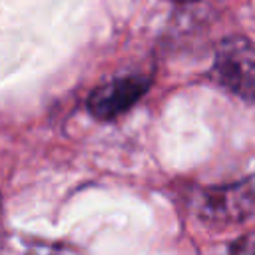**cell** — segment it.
<instances>
[{"mask_svg":"<svg viewBox=\"0 0 255 255\" xmlns=\"http://www.w3.org/2000/svg\"><path fill=\"white\" fill-rule=\"evenodd\" d=\"M209 76L227 92L255 104V46L241 36L225 38L215 50Z\"/></svg>","mask_w":255,"mask_h":255,"instance_id":"1","label":"cell"},{"mask_svg":"<svg viewBox=\"0 0 255 255\" xmlns=\"http://www.w3.org/2000/svg\"><path fill=\"white\" fill-rule=\"evenodd\" d=\"M149 80L143 74H128L98 86L88 98V110L100 120H112L129 110L147 90Z\"/></svg>","mask_w":255,"mask_h":255,"instance_id":"2","label":"cell"},{"mask_svg":"<svg viewBox=\"0 0 255 255\" xmlns=\"http://www.w3.org/2000/svg\"><path fill=\"white\" fill-rule=\"evenodd\" d=\"M253 205V189H249L245 183L241 185H229L219 189H207L201 199L203 213L211 217H241L249 207Z\"/></svg>","mask_w":255,"mask_h":255,"instance_id":"3","label":"cell"},{"mask_svg":"<svg viewBox=\"0 0 255 255\" xmlns=\"http://www.w3.org/2000/svg\"><path fill=\"white\" fill-rule=\"evenodd\" d=\"M0 255H74V253L62 245L44 239L12 235L0 241Z\"/></svg>","mask_w":255,"mask_h":255,"instance_id":"4","label":"cell"},{"mask_svg":"<svg viewBox=\"0 0 255 255\" xmlns=\"http://www.w3.org/2000/svg\"><path fill=\"white\" fill-rule=\"evenodd\" d=\"M229 255H255V231H249V233L241 235L233 243Z\"/></svg>","mask_w":255,"mask_h":255,"instance_id":"5","label":"cell"},{"mask_svg":"<svg viewBox=\"0 0 255 255\" xmlns=\"http://www.w3.org/2000/svg\"><path fill=\"white\" fill-rule=\"evenodd\" d=\"M177 2H197V0H177Z\"/></svg>","mask_w":255,"mask_h":255,"instance_id":"6","label":"cell"}]
</instances>
